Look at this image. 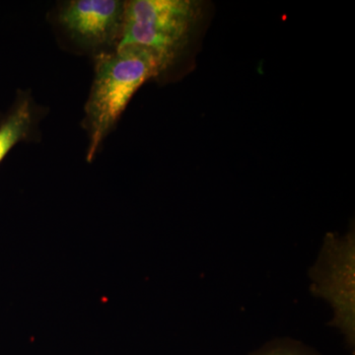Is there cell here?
I'll return each mask as SVG.
<instances>
[{"label":"cell","instance_id":"cell-1","mask_svg":"<svg viewBox=\"0 0 355 355\" xmlns=\"http://www.w3.org/2000/svg\"><path fill=\"white\" fill-rule=\"evenodd\" d=\"M162 71L157 57L141 46H123L98 55L94 80L85 106L89 162L120 120L133 95Z\"/></svg>","mask_w":355,"mask_h":355},{"label":"cell","instance_id":"cell-2","mask_svg":"<svg viewBox=\"0 0 355 355\" xmlns=\"http://www.w3.org/2000/svg\"><path fill=\"white\" fill-rule=\"evenodd\" d=\"M198 14L200 3L193 0L125 2L123 32L116 49L141 46L167 69L188 44Z\"/></svg>","mask_w":355,"mask_h":355},{"label":"cell","instance_id":"cell-3","mask_svg":"<svg viewBox=\"0 0 355 355\" xmlns=\"http://www.w3.org/2000/svg\"><path fill=\"white\" fill-rule=\"evenodd\" d=\"M355 233H328L316 263L310 268V291L331 306L329 326L340 331L350 352L355 349Z\"/></svg>","mask_w":355,"mask_h":355},{"label":"cell","instance_id":"cell-4","mask_svg":"<svg viewBox=\"0 0 355 355\" xmlns=\"http://www.w3.org/2000/svg\"><path fill=\"white\" fill-rule=\"evenodd\" d=\"M125 2L120 0H72L58 13V22L70 37L91 49L114 46L123 32Z\"/></svg>","mask_w":355,"mask_h":355},{"label":"cell","instance_id":"cell-5","mask_svg":"<svg viewBox=\"0 0 355 355\" xmlns=\"http://www.w3.org/2000/svg\"><path fill=\"white\" fill-rule=\"evenodd\" d=\"M35 116L31 98L20 96L8 114L0 121V163L18 142L29 137Z\"/></svg>","mask_w":355,"mask_h":355},{"label":"cell","instance_id":"cell-6","mask_svg":"<svg viewBox=\"0 0 355 355\" xmlns=\"http://www.w3.org/2000/svg\"><path fill=\"white\" fill-rule=\"evenodd\" d=\"M249 355H322L316 349L293 338H275Z\"/></svg>","mask_w":355,"mask_h":355}]
</instances>
